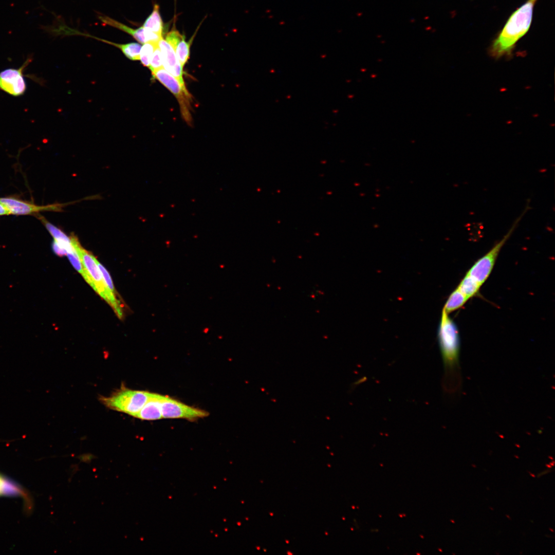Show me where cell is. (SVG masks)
I'll return each mask as SVG.
<instances>
[{
	"label": "cell",
	"instance_id": "1",
	"mask_svg": "<svg viewBox=\"0 0 555 555\" xmlns=\"http://www.w3.org/2000/svg\"><path fill=\"white\" fill-rule=\"evenodd\" d=\"M437 338L445 367V386L453 391L459 383L458 355L460 347L458 328L449 313L442 309L438 328Z\"/></svg>",
	"mask_w": 555,
	"mask_h": 555
},
{
	"label": "cell",
	"instance_id": "2",
	"mask_svg": "<svg viewBox=\"0 0 555 555\" xmlns=\"http://www.w3.org/2000/svg\"><path fill=\"white\" fill-rule=\"evenodd\" d=\"M537 0H527L509 17L492 44L490 52L495 58L511 53L516 42L528 31Z\"/></svg>",
	"mask_w": 555,
	"mask_h": 555
},
{
	"label": "cell",
	"instance_id": "3",
	"mask_svg": "<svg viewBox=\"0 0 555 555\" xmlns=\"http://www.w3.org/2000/svg\"><path fill=\"white\" fill-rule=\"evenodd\" d=\"M73 240L74 248L76 249L81 261L92 282V288L111 306L116 314L121 318L123 317V312L120 302L116 297L115 294L108 289L105 283L97 265L98 260L81 246L76 238H75Z\"/></svg>",
	"mask_w": 555,
	"mask_h": 555
},
{
	"label": "cell",
	"instance_id": "4",
	"mask_svg": "<svg viewBox=\"0 0 555 555\" xmlns=\"http://www.w3.org/2000/svg\"><path fill=\"white\" fill-rule=\"evenodd\" d=\"M152 393L122 388L108 397L101 398L107 407L135 416L150 399Z\"/></svg>",
	"mask_w": 555,
	"mask_h": 555
},
{
	"label": "cell",
	"instance_id": "5",
	"mask_svg": "<svg viewBox=\"0 0 555 555\" xmlns=\"http://www.w3.org/2000/svg\"><path fill=\"white\" fill-rule=\"evenodd\" d=\"M530 209L528 202L523 213L513 223L502 239L488 252L477 260L467 273L482 285L491 274L501 249L510 237L524 214Z\"/></svg>",
	"mask_w": 555,
	"mask_h": 555
},
{
	"label": "cell",
	"instance_id": "6",
	"mask_svg": "<svg viewBox=\"0 0 555 555\" xmlns=\"http://www.w3.org/2000/svg\"><path fill=\"white\" fill-rule=\"evenodd\" d=\"M152 74L153 78L159 81L176 97L180 105L182 117L187 123L191 124V102L192 99L187 88L183 87L178 80L163 67L152 72Z\"/></svg>",
	"mask_w": 555,
	"mask_h": 555
},
{
	"label": "cell",
	"instance_id": "7",
	"mask_svg": "<svg viewBox=\"0 0 555 555\" xmlns=\"http://www.w3.org/2000/svg\"><path fill=\"white\" fill-rule=\"evenodd\" d=\"M28 57L18 68H10L0 72V90L14 97L23 95L27 89L24 71L32 61Z\"/></svg>",
	"mask_w": 555,
	"mask_h": 555
},
{
	"label": "cell",
	"instance_id": "8",
	"mask_svg": "<svg viewBox=\"0 0 555 555\" xmlns=\"http://www.w3.org/2000/svg\"><path fill=\"white\" fill-rule=\"evenodd\" d=\"M162 418L196 419L208 415L204 410L193 408L163 395L161 402Z\"/></svg>",
	"mask_w": 555,
	"mask_h": 555
},
{
	"label": "cell",
	"instance_id": "9",
	"mask_svg": "<svg viewBox=\"0 0 555 555\" xmlns=\"http://www.w3.org/2000/svg\"><path fill=\"white\" fill-rule=\"evenodd\" d=\"M99 20L104 24L120 29L133 37L141 44L146 43H158L162 38V35L145 29L143 26L138 29H133L108 16H99Z\"/></svg>",
	"mask_w": 555,
	"mask_h": 555
},
{
	"label": "cell",
	"instance_id": "10",
	"mask_svg": "<svg viewBox=\"0 0 555 555\" xmlns=\"http://www.w3.org/2000/svg\"><path fill=\"white\" fill-rule=\"evenodd\" d=\"M158 45L162 55L163 68L175 77L183 87H186L183 78V67L173 48L163 38L159 40Z\"/></svg>",
	"mask_w": 555,
	"mask_h": 555
},
{
	"label": "cell",
	"instance_id": "11",
	"mask_svg": "<svg viewBox=\"0 0 555 555\" xmlns=\"http://www.w3.org/2000/svg\"><path fill=\"white\" fill-rule=\"evenodd\" d=\"M0 202L3 204L11 212L15 215H28L40 211L58 209L60 206L52 205L37 206L14 198H0Z\"/></svg>",
	"mask_w": 555,
	"mask_h": 555
},
{
	"label": "cell",
	"instance_id": "12",
	"mask_svg": "<svg viewBox=\"0 0 555 555\" xmlns=\"http://www.w3.org/2000/svg\"><path fill=\"white\" fill-rule=\"evenodd\" d=\"M163 395L152 393L151 396L135 416L142 420H154L162 418L161 402Z\"/></svg>",
	"mask_w": 555,
	"mask_h": 555
},
{
	"label": "cell",
	"instance_id": "13",
	"mask_svg": "<svg viewBox=\"0 0 555 555\" xmlns=\"http://www.w3.org/2000/svg\"><path fill=\"white\" fill-rule=\"evenodd\" d=\"M143 27L154 32L162 34L164 26L158 4L154 5L152 12L145 20Z\"/></svg>",
	"mask_w": 555,
	"mask_h": 555
},
{
	"label": "cell",
	"instance_id": "14",
	"mask_svg": "<svg viewBox=\"0 0 555 555\" xmlns=\"http://www.w3.org/2000/svg\"><path fill=\"white\" fill-rule=\"evenodd\" d=\"M482 285L467 273L457 287V288L469 300L476 295Z\"/></svg>",
	"mask_w": 555,
	"mask_h": 555
},
{
	"label": "cell",
	"instance_id": "15",
	"mask_svg": "<svg viewBox=\"0 0 555 555\" xmlns=\"http://www.w3.org/2000/svg\"><path fill=\"white\" fill-rule=\"evenodd\" d=\"M196 33V32H195L193 36H192L188 42L186 41L185 36L183 35V36L172 47L179 62L183 67L189 59L190 46Z\"/></svg>",
	"mask_w": 555,
	"mask_h": 555
},
{
	"label": "cell",
	"instance_id": "16",
	"mask_svg": "<svg viewBox=\"0 0 555 555\" xmlns=\"http://www.w3.org/2000/svg\"><path fill=\"white\" fill-rule=\"evenodd\" d=\"M41 221L53 238V240L60 245L67 247L72 243L71 237H68L60 229L49 223L44 217L40 216Z\"/></svg>",
	"mask_w": 555,
	"mask_h": 555
},
{
	"label": "cell",
	"instance_id": "17",
	"mask_svg": "<svg viewBox=\"0 0 555 555\" xmlns=\"http://www.w3.org/2000/svg\"><path fill=\"white\" fill-rule=\"evenodd\" d=\"M468 299L456 288L448 297L443 309L449 313L463 306Z\"/></svg>",
	"mask_w": 555,
	"mask_h": 555
},
{
	"label": "cell",
	"instance_id": "18",
	"mask_svg": "<svg viewBox=\"0 0 555 555\" xmlns=\"http://www.w3.org/2000/svg\"><path fill=\"white\" fill-rule=\"evenodd\" d=\"M105 41L119 48L128 59L133 61L139 60L140 52L142 47L140 44L133 42L121 44Z\"/></svg>",
	"mask_w": 555,
	"mask_h": 555
},
{
	"label": "cell",
	"instance_id": "19",
	"mask_svg": "<svg viewBox=\"0 0 555 555\" xmlns=\"http://www.w3.org/2000/svg\"><path fill=\"white\" fill-rule=\"evenodd\" d=\"M158 46L156 43H146L141 47L139 60L142 64L149 67L155 48Z\"/></svg>",
	"mask_w": 555,
	"mask_h": 555
},
{
	"label": "cell",
	"instance_id": "20",
	"mask_svg": "<svg viewBox=\"0 0 555 555\" xmlns=\"http://www.w3.org/2000/svg\"><path fill=\"white\" fill-rule=\"evenodd\" d=\"M162 67L163 63L162 55L158 45V46L155 48L153 52L150 65L149 68L152 72Z\"/></svg>",
	"mask_w": 555,
	"mask_h": 555
},
{
	"label": "cell",
	"instance_id": "21",
	"mask_svg": "<svg viewBox=\"0 0 555 555\" xmlns=\"http://www.w3.org/2000/svg\"><path fill=\"white\" fill-rule=\"evenodd\" d=\"M19 493V489L12 483L2 478L0 479V493L7 495H16Z\"/></svg>",
	"mask_w": 555,
	"mask_h": 555
},
{
	"label": "cell",
	"instance_id": "22",
	"mask_svg": "<svg viewBox=\"0 0 555 555\" xmlns=\"http://www.w3.org/2000/svg\"><path fill=\"white\" fill-rule=\"evenodd\" d=\"M97 265L102 274L104 282L106 284L108 289L112 292L115 294V290L113 285V283L108 272L106 270L104 266H102L98 261Z\"/></svg>",
	"mask_w": 555,
	"mask_h": 555
},
{
	"label": "cell",
	"instance_id": "23",
	"mask_svg": "<svg viewBox=\"0 0 555 555\" xmlns=\"http://www.w3.org/2000/svg\"><path fill=\"white\" fill-rule=\"evenodd\" d=\"M52 248L53 251L58 255L64 256L67 254V250L59 246L54 242L52 243Z\"/></svg>",
	"mask_w": 555,
	"mask_h": 555
},
{
	"label": "cell",
	"instance_id": "24",
	"mask_svg": "<svg viewBox=\"0 0 555 555\" xmlns=\"http://www.w3.org/2000/svg\"><path fill=\"white\" fill-rule=\"evenodd\" d=\"M11 214L10 211L2 203L0 202V215Z\"/></svg>",
	"mask_w": 555,
	"mask_h": 555
},
{
	"label": "cell",
	"instance_id": "25",
	"mask_svg": "<svg viewBox=\"0 0 555 555\" xmlns=\"http://www.w3.org/2000/svg\"><path fill=\"white\" fill-rule=\"evenodd\" d=\"M546 467H548V468H552L551 466H550V465H549V464H546Z\"/></svg>",
	"mask_w": 555,
	"mask_h": 555
},
{
	"label": "cell",
	"instance_id": "26",
	"mask_svg": "<svg viewBox=\"0 0 555 555\" xmlns=\"http://www.w3.org/2000/svg\"><path fill=\"white\" fill-rule=\"evenodd\" d=\"M528 472L529 473L530 475H531V476H532L533 477H535V475H534V474H533L531 473H530V472Z\"/></svg>",
	"mask_w": 555,
	"mask_h": 555
},
{
	"label": "cell",
	"instance_id": "27",
	"mask_svg": "<svg viewBox=\"0 0 555 555\" xmlns=\"http://www.w3.org/2000/svg\"><path fill=\"white\" fill-rule=\"evenodd\" d=\"M549 465H550V466H554V464H553V463H552V462H550V463L549 464Z\"/></svg>",
	"mask_w": 555,
	"mask_h": 555
},
{
	"label": "cell",
	"instance_id": "28",
	"mask_svg": "<svg viewBox=\"0 0 555 555\" xmlns=\"http://www.w3.org/2000/svg\"><path fill=\"white\" fill-rule=\"evenodd\" d=\"M549 529H550V530H551V531L552 532H553V530H552V529H550V528Z\"/></svg>",
	"mask_w": 555,
	"mask_h": 555
},
{
	"label": "cell",
	"instance_id": "29",
	"mask_svg": "<svg viewBox=\"0 0 555 555\" xmlns=\"http://www.w3.org/2000/svg\"><path fill=\"white\" fill-rule=\"evenodd\" d=\"M549 458H550V459H551L552 460H553V458H552V457H549Z\"/></svg>",
	"mask_w": 555,
	"mask_h": 555
},
{
	"label": "cell",
	"instance_id": "30",
	"mask_svg": "<svg viewBox=\"0 0 555 555\" xmlns=\"http://www.w3.org/2000/svg\"><path fill=\"white\" fill-rule=\"evenodd\" d=\"M0 479H1V477H0Z\"/></svg>",
	"mask_w": 555,
	"mask_h": 555
}]
</instances>
